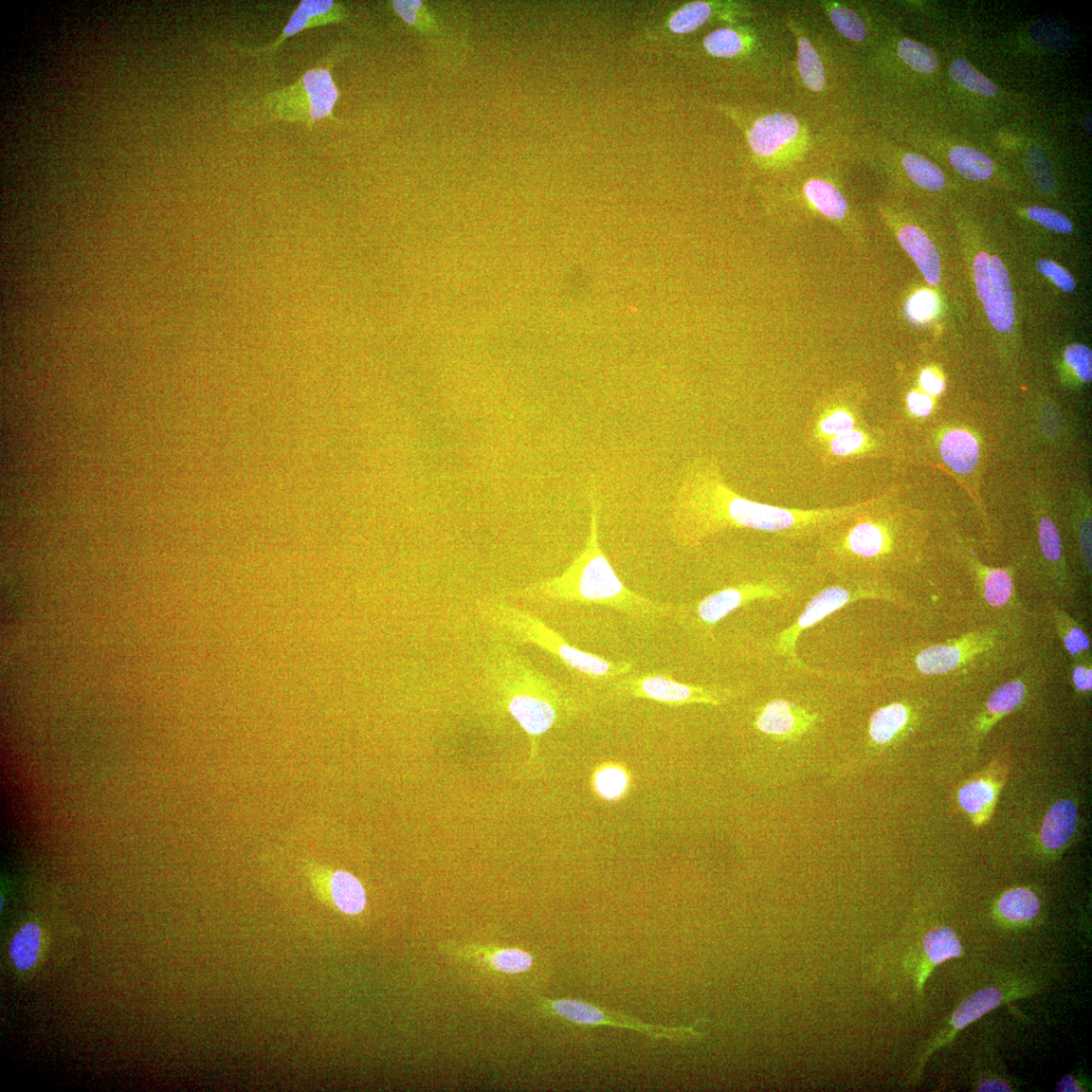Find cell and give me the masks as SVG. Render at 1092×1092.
<instances>
[{
	"mask_svg": "<svg viewBox=\"0 0 1092 1092\" xmlns=\"http://www.w3.org/2000/svg\"><path fill=\"white\" fill-rule=\"evenodd\" d=\"M859 509L792 510L756 503L740 497L710 464L689 469L679 489L672 531L685 548H695L723 530L749 528L774 534L802 535L846 522Z\"/></svg>",
	"mask_w": 1092,
	"mask_h": 1092,
	"instance_id": "obj_1",
	"label": "cell"
},
{
	"mask_svg": "<svg viewBox=\"0 0 1092 1092\" xmlns=\"http://www.w3.org/2000/svg\"><path fill=\"white\" fill-rule=\"evenodd\" d=\"M599 507L598 500L592 498L590 535L573 564L563 573L527 586L518 592V595L539 603L604 606L644 624H657L667 616H674L673 606L636 593L619 579L601 548Z\"/></svg>",
	"mask_w": 1092,
	"mask_h": 1092,
	"instance_id": "obj_2",
	"label": "cell"
},
{
	"mask_svg": "<svg viewBox=\"0 0 1092 1092\" xmlns=\"http://www.w3.org/2000/svg\"><path fill=\"white\" fill-rule=\"evenodd\" d=\"M484 671L507 694L510 715L533 737L548 733L558 721L593 708V690L575 691L538 671L519 651L496 644Z\"/></svg>",
	"mask_w": 1092,
	"mask_h": 1092,
	"instance_id": "obj_3",
	"label": "cell"
},
{
	"mask_svg": "<svg viewBox=\"0 0 1092 1092\" xmlns=\"http://www.w3.org/2000/svg\"><path fill=\"white\" fill-rule=\"evenodd\" d=\"M479 612L504 639L541 648L571 673L590 682L591 687L604 688L634 671L630 662L606 660L572 646L542 619L519 607L490 600L480 604Z\"/></svg>",
	"mask_w": 1092,
	"mask_h": 1092,
	"instance_id": "obj_4",
	"label": "cell"
},
{
	"mask_svg": "<svg viewBox=\"0 0 1092 1092\" xmlns=\"http://www.w3.org/2000/svg\"><path fill=\"white\" fill-rule=\"evenodd\" d=\"M339 54V48L333 50L294 84L247 101L238 117L239 126L250 129L282 120L298 121L312 130L323 119L337 121L333 111L340 99V90L334 82L332 69Z\"/></svg>",
	"mask_w": 1092,
	"mask_h": 1092,
	"instance_id": "obj_5",
	"label": "cell"
},
{
	"mask_svg": "<svg viewBox=\"0 0 1092 1092\" xmlns=\"http://www.w3.org/2000/svg\"><path fill=\"white\" fill-rule=\"evenodd\" d=\"M604 696L613 701L644 700L671 707L720 706L734 700L737 692L730 688L685 684L665 673L633 671L606 685Z\"/></svg>",
	"mask_w": 1092,
	"mask_h": 1092,
	"instance_id": "obj_6",
	"label": "cell"
},
{
	"mask_svg": "<svg viewBox=\"0 0 1092 1092\" xmlns=\"http://www.w3.org/2000/svg\"><path fill=\"white\" fill-rule=\"evenodd\" d=\"M778 588L761 584H740L713 592L701 601L675 609L682 625L709 631L721 620L755 600L779 598Z\"/></svg>",
	"mask_w": 1092,
	"mask_h": 1092,
	"instance_id": "obj_7",
	"label": "cell"
},
{
	"mask_svg": "<svg viewBox=\"0 0 1092 1092\" xmlns=\"http://www.w3.org/2000/svg\"><path fill=\"white\" fill-rule=\"evenodd\" d=\"M977 295L993 328L1008 332L1014 322V299L1009 272L996 256L981 252L974 262Z\"/></svg>",
	"mask_w": 1092,
	"mask_h": 1092,
	"instance_id": "obj_8",
	"label": "cell"
},
{
	"mask_svg": "<svg viewBox=\"0 0 1092 1092\" xmlns=\"http://www.w3.org/2000/svg\"><path fill=\"white\" fill-rule=\"evenodd\" d=\"M883 597L878 594L877 590L861 587L831 586L818 592L807 605L806 610H803L795 624L777 636L776 647L779 655L794 661L796 659V644L801 632L819 624L849 603L861 599Z\"/></svg>",
	"mask_w": 1092,
	"mask_h": 1092,
	"instance_id": "obj_9",
	"label": "cell"
},
{
	"mask_svg": "<svg viewBox=\"0 0 1092 1092\" xmlns=\"http://www.w3.org/2000/svg\"><path fill=\"white\" fill-rule=\"evenodd\" d=\"M552 1008L561 1018L578 1025L627 1028L644 1031V1033L651 1037L670 1040L701 1037L695 1029V1027L664 1028L662 1026H650L634 1021L625 1015H620L619 1020H617L614 1014L603 1011L595 1006L574 999L555 1000L552 1004Z\"/></svg>",
	"mask_w": 1092,
	"mask_h": 1092,
	"instance_id": "obj_10",
	"label": "cell"
},
{
	"mask_svg": "<svg viewBox=\"0 0 1092 1092\" xmlns=\"http://www.w3.org/2000/svg\"><path fill=\"white\" fill-rule=\"evenodd\" d=\"M346 7L334 0H302L291 15L281 36L262 48H237L239 54L246 56L268 55L278 50L282 44L303 30L318 27L341 24L348 20Z\"/></svg>",
	"mask_w": 1092,
	"mask_h": 1092,
	"instance_id": "obj_11",
	"label": "cell"
},
{
	"mask_svg": "<svg viewBox=\"0 0 1092 1092\" xmlns=\"http://www.w3.org/2000/svg\"><path fill=\"white\" fill-rule=\"evenodd\" d=\"M801 126L793 115L774 113L754 121L747 139L755 155L771 158L797 139Z\"/></svg>",
	"mask_w": 1092,
	"mask_h": 1092,
	"instance_id": "obj_12",
	"label": "cell"
},
{
	"mask_svg": "<svg viewBox=\"0 0 1092 1092\" xmlns=\"http://www.w3.org/2000/svg\"><path fill=\"white\" fill-rule=\"evenodd\" d=\"M818 717L800 706L782 700L769 702L755 720L761 733L781 740L794 739L807 734Z\"/></svg>",
	"mask_w": 1092,
	"mask_h": 1092,
	"instance_id": "obj_13",
	"label": "cell"
},
{
	"mask_svg": "<svg viewBox=\"0 0 1092 1092\" xmlns=\"http://www.w3.org/2000/svg\"><path fill=\"white\" fill-rule=\"evenodd\" d=\"M980 637L966 636L960 642L930 646L919 652L916 659L918 670L925 675H943L955 671L967 662L970 655L977 654L983 646Z\"/></svg>",
	"mask_w": 1092,
	"mask_h": 1092,
	"instance_id": "obj_14",
	"label": "cell"
},
{
	"mask_svg": "<svg viewBox=\"0 0 1092 1092\" xmlns=\"http://www.w3.org/2000/svg\"><path fill=\"white\" fill-rule=\"evenodd\" d=\"M888 544V537L882 526L864 521L847 531L838 549L844 557L872 559L883 555Z\"/></svg>",
	"mask_w": 1092,
	"mask_h": 1092,
	"instance_id": "obj_15",
	"label": "cell"
},
{
	"mask_svg": "<svg viewBox=\"0 0 1092 1092\" xmlns=\"http://www.w3.org/2000/svg\"><path fill=\"white\" fill-rule=\"evenodd\" d=\"M940 454L954 472L968 475L979 461V445L974 434L962 429L948 431L940 440Z\"/></svg>",
	"mask_w": 1092,
	"mask_h": 1092,
	"instance_id": "obj_16",
	"label": "cell"
},
{
	"mask_svg": "<svg viewBox=\"0 0 1092 1092\" xmlns=\"http://www.w3.org/2000/svg\"><path fill=\"white\" fill-rule=\"evenodd\" d=\"M902 247L912 256L925 280L936 284L940 280V261L934 243L919 228L906 226L899 234Z\"/></svg>",
	"mask_w": 1092,
	"mask_h": 1092,
	"instance_id": "obj_17",
	"label": "cell"
},
{
	"mask_svg": "<svg viewBox=\"0 0 1092 1092\" xmlns=\"http://www.w3.org/2000/svg\"><path fill=\"white\" fill-rule=\"evenodd\" d=\"M1077 809L1070 800H1060L1046 814L1041 828L1042 844L1049 849L1065 846L1072 838L1077 826Z\"/></svg>",
	"mask_w": 1092,
	"mask_h": 1092,
	"instance_id": "obj_18",
	"label": "cell"
},
{
	"mask_svg": "<svg viewBox=\"0 0 1092 1092\" xmlns=\"http://www.w3.org/2000/svg\"><path fill=\"white\" fill-rule=\"evenodd\" d=\"M717 10V5L713 3H688L667 15L657 28L666 37L689 35L708 23Z\"/></svg>",
	"mask_w": 1092,
	"mask_h": 1092,
	"instance_id": "obj_19",
	"label": "cell"
},
{
	"mask_svg": "<svg viewBox=\"0 0 1092 1092\" xmlns=\"http://www.w3.org/2000/svg\"><path fill=\"white\" fill-rule=\"evenodd\" d=\"M591 786L600 799L607 802H616L628 794L631 787V775L622 764L604 763L592 775Z\"/></svg>",
	"mask_w": 1092,
	"mask_h": 1092,
	"instance_id": "obj_20",
	"label": "cell"
},
{
	"mask_svg": "<svg viewBox=\"0 0 1092 1092\" xmlns=\"http://www.w3.org/2000/svg\"><path fill=\"white\" fill-rule=\"evenodd\" d=\"M909 711L901 703H893L875 711L869 725V736L876 745H887L906 726Z\"/></svg>",
	"mask_w": 1092,
	"mask_h": 1092,
	"instance_id": "obj_21",
	"label": "cell"
},
{
	"mask_svg": "<svg viewBox=\"0 0 1092 1092\" xmlns=\"http://www.w3.org/2000/svg\"><path fill=\"white\" fill-rule=\"evenodd\" d=\"M334 903L347 915H357L367 904L366 892L358 880L344 871L334 873L330 880Z\"/></svg>",
	"mask_w": 1092,
	"mask_h": 1092,
	"instance_id": "obj_22",
	"label": "cell"
},
{
	"mask_svg": "<svg viewBox=\"0 0 1092 1092\" xmlns=\"http://www.w3.org/2000/svg\"><path fill=\"white\" fill-rule=\"evenodd\" d=\"M42 932L38 924L28 922L14 935L9 947V957L20 971L32 969L39 959Z\"/></svg>",
	"mask_w": 1092,
	"mask_h": 1092,
	"instance_id": "obj_23",
	"label": "cell"
},
{
	"mask_svg": "<svg viewBox=\"0 0 1092 1092\" xmlns=\"http://www.w3.org/2000/svg\"><path fill=\"white\" fill-rule=\"evenodd\" d=\"M1004 994L997 989H985L969 995L953 1014L952 1026L962 1029L1003 1003Z\"/></svg>",
	"mask_w": 1092,
	"mask_h": 1092,
	"instance_id": "obj_24",
	"label": "cell"
},
{
	"mask_svg": "<svg viewBox=\"0 0 1092 1092\" xmlns=\"http://www.w3.org/2000/svg\"><path fill=\"white\" fill-rule=\"evenodd\" d=\"M954 170L966 179L982 181L994 173V163L983 152L965 146L954 147L949 154Z\"/></svg>",
	"mask_w": 1092,
	"mask_h": 1092,
	"instance_id": "obj_25",
	"label": "cell"
},
{
	"mask_svg": "<svg viewBox=\"0 0 1092 1092\" xmlns=\"http://www.w3.org/2000/svg\"><path fill=\"white\" fill-rule=\"evenodd\" d=\"M804 192L813 206L826 217L831 220H841L846 216V202L845 197L828 182L812 179L804 188Z\"/></svg>",
	"mask_w": 1092,
	"mask_h": 1092,
	"instance_id": "obj_26",
	"label": "cell"
},
{
	"mask_svg": "<svg viewBox=\"0 0 1092 1092\" xmlns=\"http://www.w3.org/2000/svg\"><path fill=\"white\" fill-rule=\"evenodd\" d=\"M797 66L801 79L813 93L826 86V72L821 58L807 37H797Z\"/></svg>",
	"mask_w": 1092,
	"mask_h": 1092,
	"instance_id": "obj_27",
	"label": "cell"
},
{
	"mask_svg": "<svg viewBox=\"0 0 1092 1092\" xmlns=\"http://www.w3.org/2000/svg\"><path fill=\"white\" fill-rule=\"evenodd\" d=\"M1001 916L1010 921H1024L1039 914L1040 901L1034 892L1026 888H1016L1007 892L999 901Z\"/></svg>",
	"mask_w": 1092,
	"mask_h": 1092,
	"instance_id": "obj_28",
	"label": "cell"
},
{
	"mask_svg": "<svg viewBox=\"0 0 1092 1092\" xmlns=\"http://www.w3.org/2000/svg\"><path fill=\"white\" fill-rule=\"evenodd\" d=\"M923 950L935 964L959 957L962 954L960 939L946 925L934 928L924 936Z\"/></svg>",
	"mask_w": 1092,
	"mask_h": 1092,
	"instance_id": "obj_29",
	"label": "cell"
},
{
	"mask_svg": "<svg viewBox=\"0 0 1092 1092\" xmlns=\"http://www.w3.org/2000/svg\"><path fill=\"white\" fill-rule=\"evenodd\" d=\"M979 573L986 602L999 609L1011 601L1014 588L1008 571L983 567L979 569Z\"/></svg>",
	"mask_w": 1092,
	"mask_h": 1092,
	"instance_id": "obj_30",
	"label": "cell"
},
{
	"mask_svg": "<svg viewBox=\"0 0 1092 1092\" xmlns=\"http://www.w3.org/2000/svg\"><path fill=\"white\" fill-rule=\"evenodd\" d=\"M903 169L918 186L931 191L942 190L945 186V175L927 158L915 154H908L902 158Z\"/></svg>",
	"mask_w": 1092,
	"mask_h": 1092,
	"instance_id": "obj_31",
	"label": "cell"
},
{
	"mask_svg": "<svg viewBox=\"0 0 1092 1092\" xmlns=\"http://www.w3.org/2000/svg\"><path fill=\"white\" fill-rule=\"evenodd\" d=\"M703 48L711 56L730 59L746 49V39L737 29L720 27L712 30L703 40Z\"/></svg>",
	"mask_w": 1092,
	"mask_h": 1092,
	"instance_id": "obj_32",
	"label": "cell"
},
{
	"mask_svg": "<svg viewBox=\"0 0 1092 1092\" xmlns=\"http://www.w3.org/2000/svg\"><path fill=\"white\" fill-rule=\"evenodd\" d=\"M950 75L955 82L970 90L971 93L983 97H994L997 94L996 85L964 59L954 61L950 67Z\"/></svg>",
	"mask_w": 1092,
	"mask_h": 1092,
	"instance_id": "obj_33",
	"label": "cell"
},
{
	"mask_svg": "<svg viewBox=\"0 0 1092 1092\" xmlns=\"http://www.w3.org/2000/svg\"><path fill=\"white\" fill-rule=\"evenodd\" d=\"M1027 688L1021 681H1011L997 688L989 698L986 707L992 716H1004L1018 708L1025 701Z\"/></svg>",
	"mask_w": 1092,
	"mask_h": 1092,
	"instance_id": "obj_34",
	"label": "cell"
},
{
	"mask_svg": "<svg viewBox=\"0 0 1092 1092\" xmlns=\"http://www.w3.org/2000/svg\"><path fill=\"white\" fill-rule=\"evenodd\" d=\"M898 52L903 63L915 71L928 74L937 68V56L920 43L903 39L899 44Z\"/></svg>",
	"mask_w": 1092,
	"mask_h": 1092,
	"instance_id": "obj_35",
	"label": "cell"
},
{
	"mask_svg": "<svg viewBox=\"0 0 1092 1092\" xmlns=\"http://www.w3.org/2000/svg\"><path fill=\"white\" fill-rule=\"evenodd\" d=\"M828 11L830 22L842 36L854 42L866 38V26L857 12L840 5L830 6Z\"/></svg>",
	"mask_w": 1092,
	"mask_h": 1092,
	"instance_id": "obj_36",
	"label": "cell"
},
{
	"mask_svg": "<svg viewBox=\"0 0 1092 1092\" xmlns=\"http://www.w3.org/2000/svg\"><path fill=\"white\" fill-rule=\"evenodd\" d=\"M1038 535L1041 550L1045 558L1053 566L1061 567L1064 565L1059 531L1049 515L1040 516Z\"/></svg>",
	"mask_w": 1092,
	"mask_h": 1092,
	"instance_id": "obj_37",
	"label": "cell"
},
{
	"mask_svg": "<svg viewBox=\"0 0 1092 1092\" xmlns=\"http://www.w3.org/2000/svg\"><path fill=\"white\" fill-rule=\"evenodd\" d=\"M992 786L984 781L965 785L959 792L962 808L971 814H977L989 808L994 800Z\"/></svg>",
	"mask_w": 1092,
	"mask_h": 1092,
	"instance_id": "obj_38",
	"label": "cell"
},
{
	"mask_svg": "<svg viewBox=\"0 0 1092 1092\" xmlns=\"http://www.w3.org/2000/svg\"><path fill=\"white\" fill-rule=\"evenodd\" d=\"M1028 171L1035 185L1044 192L1054 189V178L1048 157L1041 147H1030L1027 154Z\"/></svg>",
	"mask_w": 1092,
	"mask_h": 1092,
	"instance_id": "obj_39",
	"label": "cell"
},
{
	"mask_svg": "<svg viewBox=\"0 0 1092 1092\" xmlns=\"http://www.w3.org/2000/svg\"><path fill=\"white\" fill-rule=\"evenodd\" d=\"M534 959L521 950H504L497 953L492 960L493 966L502 973L518 974L525 973L533 966Z\"/></svg>",
	"mask_w": 1092,
	"mask_h": 1092,
	"instance_id": "obj_40",
	"label": "cell"
},
{
	"mask_svg": "<svg viewBox=\"0 0 1092 1092\" xmlns=\"http://www.w3.org/2000/svg\"><path fill=\"white\" fill-rule=\"evenodd\" d=\"M1065 361L1081 381L1088 383L1092 378V354L1088 347L1073 344L1066 349Z\"/></svg>",
	"mask_w": 1092,
	"mask_h": 1092,
	"instance_id": "obj_41",
	"label": "cell"
},
{
	"mask_svg": "<svg viewBox=\"0 0 1092 1092\" xmlns=\"http://www.w3.org/2000/svg\"><path fill=\"white\" fill-rule=\"evenodd\" d=\"M1028 215L1031 220L1040 223L1042 226L1051 231L1069 234L1073 230L1072 223L1065 215L1051 209L1043 207H1030L1028 209Z\"/></svg>",
	"mask_w": 1092,
	"mask_h": 1092,
	"instance_id": "obj_42",
	"label": "cell"
},
{
	"mask_svg": "<svg viewBox=\"0 0 1092 1092\" xmlns=\"http://www.w3.org/2000/svg\"><path fill=\"white\" fill-rule=\"evenodd\" d=\"M866 444V435L862 431L852 429L833 436L830 442V450L838 457H846V455L861 451Z\"/></svg>",
	"mask_w": 1092,
	"mask_h": 1092,
	"instance_id": "obj_43",
	"label": "cell"
},
{
	"mask_svg": "<svg viewBox=\"0 0 1092 1092\" xmlns=\"http://www.w3.org/2000/svg\"><path fill=\"white\" fill-rule=\"evenodd\" d=\"M937 309V299L929 291H920L909 300L907 313L913 320L924 322L934 315Z\"/></svg>",
	"mask_w": 1092,
	"mask_h": 1092,
	"instance_id": "obj_44",
	"label": "cell"
},
{
	"mask_svg": "<svg viewBox=\"0 0 1092 1092\" xmlns=\"http://www.w3.org/2000/svg\"><path fill=\"white\" fill-rule=\"evenodd\" d=\"M855 428V419L848 412L839 410L824 418L819 423V429L828 436H837Z\"/></svg>",
	"mask_w": 1092,
	"mask_h": 1092,
	"instance_id": "obj_45",
	"label": "cell"
},
{
	"mask_svg": "<svg viewBox=\"0 0 1092 1092\" xmlns=\"http://www.w3.org/2000/svg\"><path fill=\"white\" fill-rule=\"evenodd\" d=\"M1038 270L1046 278L1051 279L1062 291L1071 293L1074 291L1075 282L1070 273L1062 268L1055 263L1046 260H1041L1037 264Z\"/></svg>",
	"mask_w": 1092,
	"mask_h": 1092,
	"instance_id": "obj_46",
	"label": "cell"
},
{
	"mask_svg": "<svg viewBox=\"0 0 1092 1092\" xmlns=\"http://www.w3.org/2000/svg\"><path fill=\"white\" fill-rule=\"evenodd\" d=\"M909 411L918 417H927L933 411V401L927 394L913 391L908 394Z\"/></svg>",
	"mask_w": 1092,
	"mask_h": 1092,
	"instance_id": "obj_47",
	"label": "cell"
},
{
	"mask_svg": "<svg viewBox=\"0 0 1092 1092\" xmlns=\"http://www.w3.org/2000/svg\"><path fill=\"white\" fill-rule=\"evenodd\" d=\"M1059 629L1064 630L1083 652L1090 649L1088 636L1079 626L1074 624L1071 619H1065V625L1059 628Z\"/></svg>",
	"mask_w": 1092,
	"mask_h": 1092,
	"instance_id": "obj_48",
	"label": "cell"
},
{
	"mask_svg": "<svg viewBox=\"0 0 1092 1092\" xmlns=\"http://www.w3.org/2000/svg\"><path fill=\"white\" fill-rule=\"evenodd\" d=\"M1072 681L1074 686L1081 692L1091 691L1092 688V671L1091 667L1085 664H1077L1073 667Z\"/></svg>",
	"mask_w": 1092,
	"mask_h": 1092,
	"instance_id": "obj_49",
	"label": "cell"
},
{
	"mask_svg": "<svg viewBox=\"0 0 1092 1092\" xmlns=\"http://www.w3.org/2000/svg\"><path fill=\"white\" fill-rule=\"evenodd\" d=\"M920 385L922 389L932 396H937L942 393L945 389V384L937 377L932 371L925 370L920 374Z\"/></svg>",
	"mask_w": 1092,
	"mask_h": 1092,
	"instance_id": "obj_50",
	"label": "cell"
},
{
	"mask_svg": "<svg viewBox=\"0 0 1092 1092\" xmlns=\"http://www.w3.org/2000/svg\"><path fill=\"white\" fill-rule=\"evenodd\" d=\"M978 1091H1011L1009 1084L1000 1081H989L983 1083Z\"/></svg>",
	"mask_w": 1092,
	"mask_h": 1092,
	"instance_id": "obj_51",
	"label": "cell"
},
{
	"mask_svg": "<svg viewBox=\"0 0 1092 1092\" xmlns=\"http://www.w3.org/2000/svg\"><path fill=\"white\" fill-rule=\"evenodd\" d=\"M1057 1091H1081L1079 1086L1076 1085L1072 1076H1065L1064 1080L1058 1084Z\"/></svg>",
	"mask_w": 1092,
	"mask_h": 1092,
	"instance_id": "obj_52",
	"label": "cell"
}]
</instances>
